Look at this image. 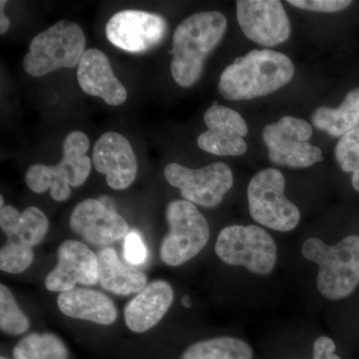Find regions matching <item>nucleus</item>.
I'll return each instance as SVG.
<instances>
[{"mask_svg":"<svg viewBox=\"0 0 359 359\" xmlns=\"http://www.w3.org/2000/svg\"><path fill=\"white\" fill-rule=\"evenodd\" d=\"M313 126L332 137L341 138L359 127V88L349 91L339 107H318L311 114Z\"/></svg>","mask_w":359,"mask_h":359,"instance_id":"412c9836","label":"nucleus"},{"mask_svg":"<svg viewBox=\"0 0 359 359\" xmlns=\"http://www.w3.org/2000/svg\"><path fill=\"white\" fill-rule=\"evenodd\" d=\"M34 252L32 248L13 240H7L0 250V269L7 273H23L32 264Z\"/></svg>","mask_w":359,"mask_h":359,"instance_id":"bb28decb","label":"nucleus"},{"mask_svg":"<svg viewBox=\"0 0 359 359\" xmlns=\"http://www.w3.org/2000/svg\"><path fill=\"white\" fill-rule=\"evenodd\" d=\"M285 176L268 168L250 179L247 196L249 211L257 224L278 233H290L299 226L302 212L285 196Z\"/></svg>","mask_w":359,"mask_h":359,"instance_id":"0eeeda50","label":"nucleus"},{"mask_svg":"<svg viewBox=\"0 0 359 359\" xmlns=\"http://www.w3.org/2000/svg\"><path fill=\"white\" fill-rule=\"evenodd\" d=\"M179 359H255V351L244 339L221 335L194 342Z\"/></svg>","mask_w":359,"mask_h":359,"instance_id":"4be33fe9","label":"nucleus"},{"mask_svg":"<svg viewBox=\"0 0 359 359\" xmlns=\"http://www.w3.org/2000/svg\"><path fill=\"white\" fill-rule=\"evenodd\" d=\"M48 229L49 221L46 215L39 208L32 205L21 212L15 233L8 240L33 248L43 241Z\"/></svg>","mask_w":359,"mask_h":359,"instance_id":"b1692460","label":"nucleus"},{"mask_svg":"<svg viewBox=\"0 0 359 359\" xmlns=\"http://www.w3.org/2000/svg\"><path fill=\"white\" fill-rule=\"evenodd\" d=\"M167 32V20L162 15L134 9L115 13L106 25V36L111 43L134 54L154 49Z\"/></svg>","mask_w":359,"mask_h":359,"instance_id":"9b49d317","label":"nucleus"},{"mask_svg":"<svg viewBox=\"0 0 359 359\" xmlns=\"http://www.w3.org/2000/svg\"><path fill=\"white\" fill-rule=\"evenodd\" d=\"M124 257L129 264H142L147 259L148 252L140 236L137 233H130L125 238Z\"/></svg>","mask_w":359,"mask_h":359,"instance_id":"c85d7f7f","label":"nucleus"},{"mask_svg":"<svg viewBox=\"0 0 359 359\" xmlns=\"http://www.w3.org/2000/svg\"><path fill=\"white\" fill-rule=\"evenodd\" d=\"M86 39L77 23L61 20L37 34L23 58L25 72L42 77L62 68L78 66L85 52Z\"/></svg>","mask_w":359,"mask_h":359,"instance_id":"423d86ee","label":"nucleus"},{"mask_svg":"<svg viewBox=\"0 0 359 359\" xmlns=\"http://www.w3.org/2000/svg\"><path fill=\"white\" fill-rule=\"evenodd\" d=\"M61 313L76 320L110 325L117 320V309L107 295L95 290L73 289L57 297Z\"/></svg>","mask_w":359,"mask_h":359,"instance_id":"6ab92c4d","label":"nucleus"},{"mask_svg":"<svg viewBox=\"0 0 359 359\" xmlns=\"http://www.w3.org/2000/svg\"><path fill=\"white\" fill-rule=\"evenodd\" d=\"M337 351L334 339L330 335L320 334L313 340L311 359H342Z\"/></svg>","mask_w":359,"mask_h":359,"instance_id":"c756f323","label":"nucleus"},{"mask_svg":"<svg viewBox=\"0 0 359 359\" xmlns=\"http://www.w3.org/2000/svg\"><path fill=\"white\" fill-rule=\"evenodd\" d=\"M294 76V63L285 54L271 49L252 50L223 71L218 90L226 100H252L278 91Z\"/></svg>","mask_w":359,"mask_h":359,"instance_id":"f257e3e1","label":"nucleus"},{"mask_svg":"<svg viewBox=\"0 0 359 359\" xmlns=\"http://www.w3.org/2000/svg\"><path fill=\"white\" fill-rule=\"evenodd\" d=\"M168 183L179 189L184 200L201 207H218L233 185L231 168L224 163H212L201 169H190L170 163L164 169Z\"/></svg>","mask_w":359,"mask_h":359,"instance_id":"9d476101","label":"nucleus"},{"mask_svg":"<svg viewBox=\"0 0 359 359\" xmlns=\"http://www.w3.org/2000/svg\"><path fill=\"white\" fill-rule=\"evenodd\" d=\"M166 219L169 233L161 244V259L167 266H183L197 257L209 243V223L196 205L186 200L170 203Z\"/></svg>","mask_w":359,"mask_h":359,"instance_id":"6e6552de","label":"nucleus"},{"mask_svg":"<svg viewBox=\"0 0 359 359\" xmlns=\"http://www.w3.org/2000/svg\"><path fill=\"white\" fill-rule=\"evenodd\" d=\"M287 4L302 11L334 13L344 11L347 7L351 6L353 1L349 0H289Z\"/></svg>","mask_w":359,"mask_h":359,"instance_id":"cd10ccee","label":"nucleus"},{"mask_svg":"<svg viewBox=\"0 0 359 359\" xmlns=\"http://www.w3.org/2000/svg\"><path fill=\"white\" fill-rule=\"evenodd\" d=\"M217 257L228 266L269 278L278 264V247L271 233L259 224H231L219 231Z\"/></svg>","mask_w":359,"mask_h":359,"instance_id":"20e7f679","label":"nucleus"},{"mask_svg":"<svg viewBox=\"0 0 359 359\" xmlns=\"http://www.w3.org/2000/svg\"><path fill=\"white\" fill-rule=\"evenodd\" d=\"M226 28L228 20L219 11L194 13L177 26L170 67L179 86L191 88L198 83L205 61L223 39Z\"/></svg>","mask_w":359,"mask_h":359,"instance_id":"f03ea898","label":"nucleus"},{"mask_svg":"<svg viewBox=\"0 0 359 359\" xmlns=\"http://www.w3.org/2000/svg\"><path fill=\"white\" fill-rule=\"evenodd\" d=\"M173 302L174 290L169 283L158 280L148 283L125 306V323L136 334L147 332L160 323Z\"/></svg>","mask_w":359,"mask_h":359,"instance_id":"a211bd4d","label":"nucleus"},{"mask_svg":"<svg viewBox=\"0 0 359 359\" xmlns=\"http://www.w3.org/2000/svg\"><path fill=\"white\" fill-rule=\"evenodd\" d=\"M21 212L13 205H4L0 211V226L7 238H13L20 222Z\"/></svg>","mask_w":359,"mask_h":359,"instance_id":"7c9ffc66","label":"nucleus"},{"mask_svg":"<svg viewBox=\"0 0 359 359\" xmlns=\"http://www.w3.org/2000/svg\"><path fill=\"white\" fill-rule=\"evenodd\" d=\"M14 359H68L65 342L53 334H30L14 346Z\"/></svg>","mask_w":359,"mask_h":359,"instance_id":"5701e85b","label":"nucleus"},{"mask_svg":"<svg viewBox=\"0 0 359 359\" xmlns=\"http://www.w3.org/2000/svg\"><path fill=\"white\" fill-rule=\"evenodd\" d=\"M71 230L89 244H113L128 235L129 226L123 217L95 199L82 201L70 216Z\"/></svg>","mask_w":359,"mask_h":359,"instance_id":"2eb2a0df","label":"nucleus"},{"mask_svg":"<svg viewBox=\"0 0 359 359\" xmlns=\"http://www.w3.org/2000/svg\"><path fill=\"white\" fill-rule=\"evenodd\" d=\"M313 126L306 120L285 116L266 125L263 140L268 148L269 160L276 166L304 169L323 161L320 148L309 143Z\"/></svg>","mask_w":359,"mask_h":359,"instance_id":"1a4fd4ad","label":"nucleus"},{"mask_svg":"<svg viewBox=\"0 0 359 359\" xmlns=\"http://www.w3.org/2000/svg\"><path fill=\"white\" fill-rule=\"evenodd\" d=\"M334 155L340 169L353 174L351 183L354 190L359 193V127L339 139Z\"/></svg>","mask_w":359,"mask_h":359,"instance_id":"a878e982","label":"nucleus"},{"mask_svg":"<svg viewBox=\"0 0 359 359\" xmlns=\"http://www.w3.org/2000/svg\"><path fill=\"white\" fill-rule=\"evenodd\" d=\"M0 200H1V208H4V196H1V197H0Z\"/></svg>","mask_w":359,"mask_h":359,"instance_id":"473e14b6","label":"nucleus"},{"mask_svg":"<svg viewBox=\"0 0 359 359\" xmlns=\"http://www.w3.org/2000/svg\"><path fill=\"white\" fill-rule=\"evenodd\" d=\"M98 278L104 290L119 295L140 292L147 285V276L123 264L116 250L106 247L99 252Z\"/></svg>","mask_w":359,"mask_h":359,"instance_id":"aec40b11","label":"nucleus"},{"mask_svg":"<svg viewBox=\"0 0 359 359\" xmlns=\"http://www.w3.org/2000/svg\"><path fill=\"white\" fill-rule=\"evenodd\" d=\"M7 4L6 1H4L2 0L0 2V7H1V11H0V34L4 35V33L7 32V30L9 29V26H11V21H9L8 18H6V14H4V6Z\"/></svg>","mask_w":359,"mask_h":359,"instance_id":"2f4dec72","label":"nucleus"},{"mask_svg":"<svg viewBox=\"0 0 359 359\" xmlns=\"http://www.w3.org/2000/svg\"><path fill=\"white\" fill-rule=\"evenodd\" d=\"M77 81L84 93L99 97L110 106H120L127 100V90L116 77L104 52L85 50L77 66Z\"/></svg>","mask_w":359,"mask_h":359,"instance_id":"f3484780","label":"nucleus"},{"mask_svg":"<svg viewBox=\"0 0 359 359\" xmlns=\"http://www.w3.org/2000/svg\"><path fill=\"white\" fill-rule=\"evenodd\" d=\"M58 263L45 278L50 292H65L75 289L77 283L96 285L98 282V256L88 245L68 240L59 245Z\"/></svg>","mask_w":359,"mask_h":359,"instance_id":"4468645a","label":"nucleus"},{"mask_svg":"<svg viewBox=\"0 0 359 359\" xmlns=\"http://www.w3.org/2000/svg\"><path fill=\"white\" fill-rule=\"evenodd\" d=\"M237 20L245 37L264 47H273L290 39L292 25L282 1L238 0Z\"/></svg>","mask_w":359,"mask_h":359,"instance_id":"f8f14e48","label":"nucleus"},{"mask_svg":"<svg viewBox=\"0 0 359 359\" xmlns=\"http://www.w3.org/2000/svg\"><path fill=\"white\" fill-rule=\"evenodd\" d=\"M90 141L81 131L70 132L63 141L62 159L56 166L35 164L25 173L26 186L33 193L50 190L52 199L65 202L69 199L70 187L83 185L91 172L92 161L86 156Z\"/></svg>","mask_w":359,"mask_h":359,"instance_id":"39448f33","label":"nucleus"},{"mask_svg":"<svg viewBox=\"0 0 359 359\" xmlns=\"http://www.w3.org/2000/svg\"><path fill=\"white\" fill-rule=\"evenodd\" d=\"M0 359H9V358H4V356H1V358H0Z\"/></svg>","mask_w":359,"mask_h":359,"instance_id":"72a5a7b5","label":"nucleus"},{"mask_svg":"<svg viewBox=\"0 0 359 359\" xmlns=\"http://www.w3.org/2000/svg\"><path fill=\"white\" fill-rule=\"evenodd\" d=\"M301 252L318 268L316 285L323 299L339 302L355 292L359 285V236H346L337 244L308 238L302 244Z\"/></svg>","mask_w":359,"mask_h":359,"instance_id":"7ed1b4c3","label":"nucleus"},{"mask_svg":"<svg viewBox=\"0 0 359 359\" xmlns=\"http://www.w3.org/2000/svg\"><path fill=\"white\" fill-rule=\"evenodd\" d=\"M204 122L208 130L197 140L201 150L221 157L242 156L247 152L244 138L249 129L237 111L215 104L205 111Z\"/></svg>","mask_w":359,"mask_h":359,"instance_id":"ddd939ff","label":"nucleus"},{"mask_svg":"<svg viewBox=\"0 0 359 359\" xmlns=\"http://www.w3.org/2000/svg\"><path fill=\"white\" fill-rule=\"evenodd\" d=\"M30 321L22 313L6 285H0V328L11 335L25 334L29 330Z\"/></svg>","mask_w":359,"mask_h":359,"instance_id":"393cba45","label":"nucleus"},{"mask_svg":"<svg viewBox=\"0 0 359 359\" xmlns=\"http://www.w3.org/2000/svg\"><path fill=\"white\" fill-rule=\"evenodd\" d=\"M92 162L99 173L105 175L113 190L129 188L138 173V162L131 144L117 132H106L97 140Z\"/></svg>","mask_w":359,"mask_h":359,"instance_id":"dca6fc26","label":"nucleus"}]
</instances>
